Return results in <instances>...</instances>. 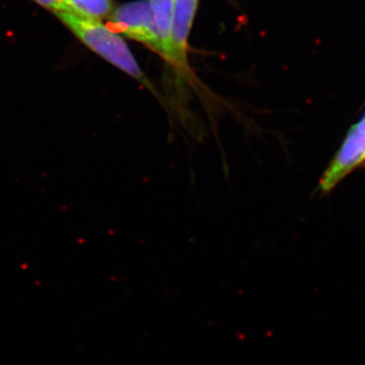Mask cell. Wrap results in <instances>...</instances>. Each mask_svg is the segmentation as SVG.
Returning a JSON list of instances; mask_svg holds the SVG:
<instances>
[{"mask_svg": "<svg viewBox=\"0 0 365 365\" xmlns=\"http://www.w3.org/2000/svg\"><path fill=\"white\" fill-rule=\"evenodd\" d=\"M55 16L88 49L135 78L151 91H155L126 43L107 26L103 25L101 21L83 18L67 11L55 14Z\"/></svg>", "mask_w": 365, "mask_h": 365, "instance_id": "6da1fadb", "label": "cell"}, {"mask_svg": "<svg viewBox=\"0 0 365 365\" xmlns=\"http://www.w3.org/2000/svg\"><path fill=\"white\" fill-rule=\"evenodd\" d=\"M112 28L131 39L143 43L163 56V46L153 20L150 0L130 2L113 11Z\"/></svg>", "mask_w": 365, "mask_h": 365, "instance_id": "7a4b0ae2", "label": "cell"}, {"mask_svg": "<svg viewBox=\"0 0 365 365\" xmlns=\"http://www.w3.org/2000/svg\"><path fill=\"white\" fill-rule=\"evenodd\" d=\"M365 160V115L348 133L344 143L321 180L323 192L332 190L355 167Z\"/></svg>", "mask_w": 365, "mask_h": 365, "instance_id": "3957f363", "label": "cell"}, {"mask_svg": "<svg viewBox=\"0 0 365 365\" xmlns=\"http://www.w3.org/2000/svg\"><path fill=\"white\" fill-rule=\"evenodd\" d=\"M198 0H175L170 28V44H172L174 64L180 71L188 69L187 49L192 24L195 18Z\"/></svg>", "mask_w": 365, "mask_h": 365, "instance_id": "277c9868", "label": "cell"}, {"mask_svg": "<svg viewBox=\"0 0 365 365\" xmlns=\"http://www.w3.org/2000/svg\"><path fill=\"white\" fill-rule=\"evenodd\" d=\"M153 20L160 42L163 46V57L174 64L172 44H170V28H172L173 13H174L175 0H150Z\"/></svg>", "mask_w": 365, "mask_h": 365, "instance_id": "5b68a950", "label": "cell"}, {"mask_svg": "<svg viewBox=\"0 0 365 365\" xmlns=\"http://www.w3.org/2000/svg\"><path fill=\"white\" fill-rule=\"evenodd\" d=\"M62 2L67 13L98 21L110 18L114 11L112 0H62Z\"/></svg>", "mask_w": 365, "mask_h": 365, "instance_id": "8992f818", "label": "cell"}, {"mask_svg": "<svg viewBox=\"0 0 365 365\" xmlns=\"http://www.w3.org/2000/svg\"><path fill=\"white\" fill-rule=\"evenodd\" d=\"M36 4H39L43 9L52 11L53 14L63 13L66 11L62 0H33Z\"/></svg>", "mask_w": 365, "mask_h": 365, "instance_id": "52a82bcc", "label": "cell"}]
</instances>
